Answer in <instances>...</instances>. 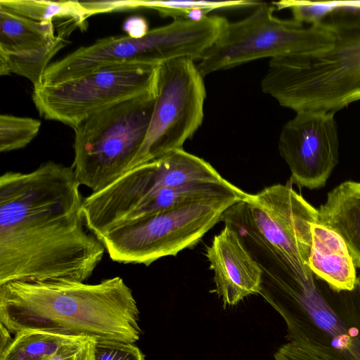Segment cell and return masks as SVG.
I'll return each instance as SVG.
<instances>
[{
	"label": "cell",
	"instance_id": "1",
	"mask_svg": "<svg viewBox=\"0 0 360 360\" xmlns=\"http://www.w3.org/2000/svg\"><path fill=\"white\" fill-rule=\"evenodd\" d=\"M72 165L49 160L0 176V285L85 282L105 251L86 227Z\"/></svg>",
	"mask_w": 360,
	"mask_h": 360
},
{
	"label": "cell",
	"instance_id": "2",
	"mask_svg": "<svg viewBox=\"0 0 360 360\" xmlns=\"http://www.w3.org/2000/svg\"><path fill=\"white\" fill-rule=\"evenodd\" d=\"M139 311L120 276L98 283L12 281L0 285V323L11 333L34 330L96 340L137 342Z\"/></svg>",
	"mask_w": 360,
	"mask_h": 360
},
{
	"label": "cell",
	"instance_id": "3",
	"mask_svg": "<svg viewBox=\"0 0 360 360\" xmlns=\"http://www.w3.org/2000/svg\"><path fill=\"white\" fill-rule=\"evenodd\" d=\"M257 264L259 294L284 319L288 342L327 360H360V276L352 290H338L278 253Z\"/></svg>",
	"mask_w": 360,
	"mask_h": 360
},
{
	"label": "cell",
	"instance_id": "4",
	"mask_svg": "<svg viewBox=\"0 0 360 360\" xmlns=\"http://www.w3.org/2000/svg\"><path fill=\"white\" fill-rule=\"evenodd\" d=\"M328 18L338 30L332 47L270 59L262 79L263 93L295 112L335 114L360 100V11L344 10Z\"/></svg>",
	"mask_w": 360,
	"mask_h": 360
},
{
	"label": "cell",
	"instance_id": "5",
	"mask_svg": "<svg viewBox=\"0 0 360 360\" xmlns=\"http://www.w3.org/2000/svg\"><path fill=\"white\" fill-rule=\"evenodd\" d=\"M228 20L218 15L176 19L149 30L141 37L100 39L82 46L46 68L41 84H54L122 64L160 65L178 58L200 60L216 41Z\"/></svg>",
	"mask_w": 360,
	"mask_h": 360
},
{
	"label": "cell",
	"instance_id": "6",
	"mask_svg": "<svg viewBox=\"0 0 360 360\" xmlns=\"http://www.w3.org/2000/svg\"><path fill=\"white\" fill-rule=\"evenodd\" d=\"M156 87L88 117L74 129L72 167L81 185L100 191L132 169L147 134Z\"/></svg>",
	"mask_w": 360,
	"mask_h": 360
},
{
	"label": "cell",
	"instance_id": "7",
	"mask_svg": "<svg viewBox=\"0 0 360 360\" xmlns=\"http://www.w3.org/2000/svg\"><path fill=\"white\" fill-rule=\"evenodd\" d=\"M276 8L260 2L238 21L229 22L197 65L203 77L255 60L323 51L332 47L338 30L330 20L304 25L274 15Z\"/></svg>",
	"mask_w": 360,
	"mask_h": 360
},
{
	"label": "cell",
	"instance_id": "8",
	"mask_svg": "<svg viewBox=\"0 0 360 360\" xmlns=\"http://www.w3.org/2000/svg\"><path fill=\"white\" fill-rule=\"evenodd\" d=\"M245 198L191 201L119 224L98 239L114 262L148 266L195 245L226 209Z\"/></svg>",
	"mask_w": 360,
	"mask_h": 360
},
{
	"label": "cell",
	"instance_id": "9",
	"mask_svg": "<svg viewBox=\"0 0 360 360\" xmlns=\"http://www.w3.org/2000/svg\"><path fill=\"white\" fill-rule=\"evenodd\" d=\"M224 178L207 161L185 151H171L134 168L104 189L84 198L87 229L98 238L127 221L138 206L158 191L198 181Z\"/></svg>",
	"mask_w": 360,
	"mask_h": 360
},
{
	"label": "cell",
	"instance_id": "10",
	"mask_svg": "<svg viewBox=\"0 0 360 360\" xmlns=\"http://www.w3.org/2000/svg\"><path fill=\"white\" fill-rule=\"evenodd\" d=\"M318 220V210L283 184L248 193L221 218L225 226L243 229L261 238L303 271H311V228Z\"/></svg>",
	"mask_w": 360,
	"mask_h": 360
},
{
	"label": "cell",
	"instance_id": "11",
	"mask_svg": "<svg viewBox=\"0 0 360 360\" xmlns=\"http://www.w3.org/2000/svg\"><path fill=\"white\" fill-rule=\"evenodd\" d=\"M159 65L122 64L33 88V103L48 120L75 129L93 114L156 87Z\"/></svg>",
	"mask_w": 360,
	"mask_h": 360
},
{
	"label": "cell",
	"instance_id": "12",
	"mask_svg": "<svg viewBox=\"0 0 360 360\" xmlns=\"http://www.w3.org/2000/svg\"><path fill=\"white\" fill-rule=\"evenodd\" d=\"M194 61L178 58L159 65L150 125L131 169L183 148L200 127L206 89Z\"/></svg>",
	"mask_w": 360,
	"mask_h": 360
},
{
	"label": "cell",
	"instance_id": "13",
	"mask_svg": "<svg viewBox=\"0 0 360 360\" xmlns=\"http://www.w3.org/2000/svg\"><path fill=\"white\" fill-rule=\"evenodd\" d=\"M278 150L294 184L309 189L323 187L339 159L335 114L296 112L282 127Z\"/></svg>",
	"mask_w": 360,
	"mask_h": 360
},
{
	"label": "cell",
	"instance_id": "14",
	"mask_svg": "<svg viewBox=\"0 0 360 360\" xmlns=\"http://www.w3.org/2000/svg\"><path fill=\"white\" fill-rule=\"evenodd\" d=\"M206 256L214 271V291L227 305L259 294L262 270L244 248L238 233L225 226L207 248Z\"/></svg>",
	"mask_w": 360,
	"mask_h": 360
},
{
	"label": "cell",
	"instance_id": "15",
	"mask_svg": "<svg viewBox=\"0 0 360 360\" xmlns=\"http://www.w3.org/2000/svg\"><path fill=\"white\" fill-rule=\"evenodd\" d=\"M311 233L310 270L334 289L352 290L357 278L356 266L342 238L318 223L312 226Z\"/></svg>",
	"mask_w": 360,
	"mask_h": 360
},
{
	"label": "cell",
	"instance_id": "16",
	"mask_svg": "<svg viewBox=\"0 0 360 360\" xmlns=\"http://www.w3.org/2000/svg\"><path fill=\"white\" fill-rule=\"evenodd\" d=\"M319 212L318 224L337 233L360 269V182L346 181L330 191Z\"/></svg>",
	"mask_w": 360,
	"mask_h": 360
},
{
	"label": "cell",
	"instance_id": "17",
	"mask_svg": "<svg viewBox=\"0 0 360 360\" xmlns=\"http://www.w3.org/2000/svg\"><path fill=\"white\" fill-rule=\"evenodd\" d=\"M260 1H95L93 10L96 14L123 11L137 8L157 11L163 17L176 19H200L214 10L255 8Z\"/></svg>",
	"mask_w": 360,
	"mask_h": 360
},
{
	"label": "cell",
	"instance_id": "18",
	"mask_svg": "<svg viewBox=\"0 0 360 360\" xmlns=\"http://www.w3.org/2000/svg\"><path fill=\"white\" fill-rule=\"evenodd\" d=\"M56 37L51 22H39L0 6V51L18 53L47 45Z\"/></svg>",
	"mask_w": 360,
	"mask_h": 360
},
{
	"label": "cell",
	"instance_id": "19",
	"mask_svg": "<svg viewBox=\"0 0 360 360\" xmlns=\"http://www.w3.org/2000/svg\"><path fill=\"white\" fill-rule=\"evenodd\" d=\"M76 26L75 22H72L64 27L53 41L37 49L18 53L0 51V75H18L28 79L34 87L41 85L42 77L51 64L50 61L65 46V37Z\"/></svg>",
	"mask_w": 360,
	"mask_h": 360
},
{
	"label": "cell",
	"instance_id": "20",
	"mask_svg": "<svg viewBox=\"0 0 360 360\" xmlns=\"http://www.w3.org/2000/svg\"><path fill=\"white\" fill-rule=\"evenodd\" d=\"M0 6L21 16L39 22H51L58 18L74 20L84 27L89 18L81 1L72 0H1Z\"/></svg>",
	"mask_w": 360,
	"mask_h": 360
},
{
	"label": "cell",
	"instance_id": "21",
	"mask_svg": "<svg viewBox=\"0 0 360 360\" xmlns=\"http://www.w3.org/2000/svg\"><path fill=\"white\" fill-rule=\"evenodd\" d=\"M82 338H72L34 330H22L0 360H49L63 345Z\"/></svg>",
	"mask_w": 360,
	"mask_h": 360
},
{
	"label": "cell",
	"instance_id": "22",
	"mask_svg": "<svg viewBox=\"0 0 360 360\" xmlns=\"http://www.w3.org/2000/svg\"><path fill=\"white\" fill-rule=\"evenodd\" d=\"M272 5L277 10L289 8L293 20L306 25L324 22L330 15L347 9L360 11V1H311L283 0Z\"/></svg>",
	"mask_w": 360,
	"mask_h": 360
},
{
	"label": "cell",
	"instance_id": "23",
	"mask_svg": "<svg viewBox=\"0 0 360 360\" xmlns=\"http://www.w3.org/2000/svg\"><path fill=\"white\" fill-rule=\"evenodd\" d=\"M39 120L8 114L0 115V151L7 153L25 148L38 134Z\"/></svg>",
	"mask_w": 360,
	"mask_h": 360
},
{
	"label": "cell",
	"instance_id": "24",
	"mask_svg": "<svg viewBox=\"0 0 360 360\" xmlns=\"http://www.w3.org/2000/svg\"><path fill=\"white\" fill-rule=\"evenodd\" d=\"M95 360H145V356L134 343L96 340Z\"/></svg>",
	"mask_w": 360,
	"mask_h": 360
},
{
	"label": "cell",
	"instance_id": "25",
	"mask_svg": "<svg viewBox=\"0 0 360 360\" xmlns=\"http://www.w3.org/2000/svg\"><path fill=\"white\" fill-rule=\"evenodd\" d=\"M96 340L78 338L62 346L49 360H95Z\"/></svg>",
	"mask_w": 360,
	"mask_h": 360
},
{
	"label": "cell",
	"instance_id": "26",
	"mask_svg": "<svg viewBox=\"0 0 360 360\" xmlns=\"http://www.w3.org/2000/svg\"><path fill=\"white\" fill-rule=\"evenodd\" d=\"M274 358L275 360H327L305 347L291 342L281 346Z\"/></svg>",
	"mask_w": 360,
	"mask_h": 360
},
{
	"label": "cell",
	"instance_id": "27",
	"mask_svg": "<svg viewBox=\"0 0 360 360\" xmlns=\"http://www.w3.org/2000/svg\"><path fill=\"white\" fill-rule=\"evenodd\" d=\"M124 29L131 37H141L149 30L146 20L139 17L129 18L124 24Z\"/></svg>",
	"mask_w": 360,
	"mask_h": 360
},
{
	"label": "cell",
	"instance_id": "28",
	"mask_svg": "<svg viewBox=\"0 0 360 360\" xmlns=\"http://www.w3.org/2000/svg\"><path fill=\"white\" fill-rule=\"evenodd\" d=\"M11 332L0 323V356L9 347L13 338L11 336Z\"/></svg>",
	"mask_w": 360,
	"mask_h": 360
}]
</instances>
